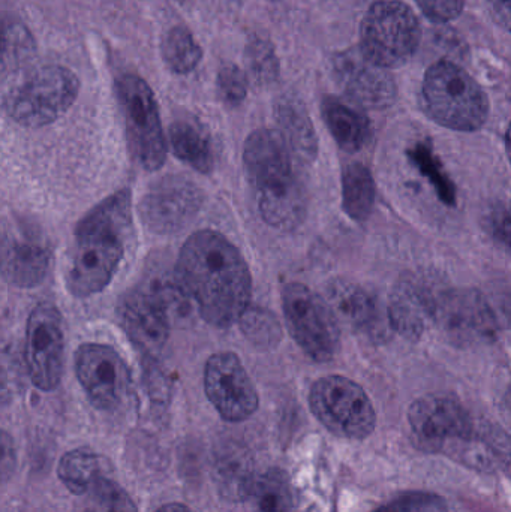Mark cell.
I'll return each instance as SVG.
<instances>
[{
  "label": "cell",
  "mask_w": 511,
  "mask_h": 512,
  "mask_svg": "<svg viewBox=\"0 0 511 512\" xmlns=\"http://www.w3.org/2000/svg\"><path fill=\"white\" fill-rule=\"evenodd\" d=\"M176 273L204 321L213 327H230L251 304L248 264L239 249L216 231H198L186 240Z\"/></svg>",
  "instance_id": "6da1fadb"
},
{
  "label": "cell",
  "mask_w": 511,
  "mask_h": 512,
  "mask_svg": "<svg viewBox=\"0 0 511 512\" xmlns=\"http://www.w3.org/2000/svg\"><path fill=\"white\" fill-rule=\"evenodd\" d=\"M131 228L128 189L105 198L78 222L66 268V286L74 297H92L110 285L125 256Z\"/></svg>",
  "instance_id": "7a4b0ae2"
},
{
  "label": "cell",
  "mask_w": 511,
  "mask_h": 512,
  "mask_svg": "<svg viewBox=\"0 0 511 512\" xmlns=\"http://www.w3.org/2000/svg\"><path fill=\"white\" fill-rule=\"evenodd\" d=\"M243 164L264 222L281 231L300 227L308 215V192L294 171L293 152L281 132H252L246 138Z\"/></svg>",
  "instance_id": "3957f363"
},
{
  "label": "cell",
  "mask_w": 511,
  "mask_h": 512,
  "mask_svg": "<svg viewBox=\"0 0 511 512\" xmlns=\"http://www.w3.org/2000/svg\"><path fill=\"white\" fill-rule=\"evenodd\" d=\"M425 113L443 128L476 132L491 113L483 87L452 60H438L429 66L422 84Z\"/></svg>",
  "instance_id": "277c9868"
},
{
  "label": "cell",
  "mask_w": 511,
  "mask_h": 512,
  "mask_svg": "<svg viewBox=\"0 0 511 512\" xmlns=\"http://www.w3.org/2000/svg\"><path fill=\"white\" fill-rule=\"evenodd\" d=\"M80 80L62 65L30 69L3 96V110L23 128H42L59 120L77 101Z\"/></svg>",
  "instance_id": "5b68a950"
},
{
  "label": "cell",
  "mask_w": 511,
  "mask_h": 512,
  "mask_svg": "<svg viewBox=\"0 0 511 512\" xmlns=\"http://www.w3.org/2000/svg\"><path fill=\"white\" fill-rule=\"evenodd\" d=\"M422 26L407 3L378 0L360 26V53L384 69L407 65L422 44Z\"/></svg>",
  "instance_id": "8992f818"
},
{
  "label": "cell",
  "mask_w": 511,
  "mask_h": 512,
  "mask_svg": "<svg viewBox=\"0 0 511 512\" xmlns=\"http://www.w3.org/2000/svg\"><path fill=\"white\" fill-rule=\"evenodd\" d=\"M116 90L132 156L144 170H159L167 159V140L152 87L140 75L125 74Z\"/></svg>",
  "instance_id": "52a82bcc"
},
{
  "label": "cell",
  "mask_w": 511,
  "mask_h": 512,
  "mask_svg": "<svg viewBox=\"0 0 511 512\" xmlns=\"http://www.w3.org/2000/svg\"><path fill=\"white\" fill-rule=\"evenodd\" d=\"M281 298L288 330L302 351L317 363L333 360L341 342V325L326 300L303 283H287Z\"/></svg>",
  "instance_id": "ba28073f"
},
{
  "label": "cell",
  "mask_w": 511,
  "mask_h": 512,
  "mask_svg": "<svg viewBox=\"0 0 511 512\" xmlns=\"http://www.w3.org/2000/svg\"><path fill=\"white\" fill-rule=\"evenodd\" d=\"M309 405L317 420L339 438H368L377 424V414L368 394L345 376L318 379L312 385Z\"/></svg>",
  "instance_id": "9c48e42d"
},
{
  "label": "cell",
  "mask_w": 511,
  "mask_h": 512,
  "mask_svg": "<svg viewBox=\"0 0 511 512\" xmlns=\"http://www.w3.org/2000/svg\"><path fill=\"white\" fill-rule=\"evenodd\" d=\"M434 321L456 348H479L498 336L497 316L477 289H449L438 294Z\"/></svg>",
  "instance_id": "30bf717a"
},
{
  "label": "cell",
  "mask_w": 511,
  "mask_h": 512,
  "mask_svg": "<svg viewBox=\"0 0 511 512\" xmlns=\"http://www.w3.org/2000/svg\"><path fill=\"white\" fill-rule=\"evenodd\" d=\"M50 264V243L38 225L14 218L0 228V274L6 282L35 288L44 282Z\"/></svg>",
  "instance_id": "8fae6325"
},
{
  "label": "cell",
  "mask_w": 511,
  "mask_h": 512,
  "mask_svg": "<svg viewBox=\"0 0 511 512\" xmlns=\"http://www.w3.org/2000/svg\"><path fill=\"white\" fill-rule=\"evenodd\" d=\"M204 194L188 177L156 180L138 203V215L147 230L161 236L185 230L200 213Z\"/></svg>",
  "instance_id": "7c38bea8"
},
{
  "label": "cell",
  "mask_w": 511,
  "mask_h": 512,
  "mask_svg": "<svg viewBox=\"0 0 511 512\" xmlns=\"http://www.w3.org/2000/svg\"><path fill=\"white\" fill-rule=\"evenodd\" d=\"M411 430L426 451L449 450L452 444L471 442L476 436L467 409L450 396L431 394L417 399L408 411Z\"/></svg>",
  "instance_id": "4fadbf2b"
},
{
  "label": "cell",
  "mask_w": 511,
  "mask_h": 512,
  "mask_svg": "<svg viewBox=\"0 0 511 512\" xmlns=\"http://www.w3.org/2000/svg\"><path fill=\"white\" fill-rule=\"evenodd\" d=\"M65 334L62 315L50 303L39 304L30 313L26 328V363L33 385L42 391L59 387L63 375Z\"/></svg>",
  "instance_id": "5bb4252c"
},
{
  "label": "cell",
  "mask_w": 511,
  "mask_h": 512,
  "mask_svg": "<svg viewBox=\"0 0 511 512\" xmlns=\"http://www.w3.org/2000/svg\"><path fill=\"white\" fill-rule=\"evenodd\" d=\"M204 390L224 420H248L258 408V393L245 366L233 352H218L207 360Z\"/></svg>",
  "instance_id": "9a60e30c"
},
{
  "label": "cell",
  "mask_w": 511,
  "mask_h": 512,
  "mask_svg": "<svg viewBox=\"0 0 511 512\" xmlns=\"http://www.w3.org/2000/svg\"><path fill=\"white\" fill-rule=\"evenodd\" d=\"M75 372L92 405L102 411L116 408L131 384L125 360L102 343H84L77 349Z\"/></svg>",
  "instance_id": "2e32d148"
},
{
  "label": "cell",
  "mask_w": 511,
  "mask_h": 512,
  "mask_svg": "<svg viewBox=\"0 0 511 512\" xmlns=\"http://www.w3.org/2000/svg\"><path fill=\"white\" fill-rule=\"evenodd\" d=\"M330 65L336 83L360 107L386 110L398 99L393 75L366 59L359 47L333 54Z\"/></svg>",
  "instance_id": "e0dca14e"
},
{
  "label": "cell",
  "mask_w": 511,
  "mask_h": 512,
  "mask_svg": "<svg viewBox=\"0 0 511 512\" xmlns=\"http://www.w3.org/2000/svg\"><path fill=\"white\" fill-rule=\"evenodd\" d=\"M324 300L329 304L339 325H347L357 333L372 340L389 337L390 328L387 312L377 295L363 288L359 283L345 279H333L324 288Z\"/></svg>",
  "instance_id": "ac0fdd59"
},
{
  "label": "cell",
  "mask_w": 511,
  "mask_h": 512,
  "mask_svg": "<svg viewBox=\"0 0 511 512\" xmlns=\"http://www.w3.org/2000/svg\"><path fill=\"white\" fill-rule=\"evenodd\" d=\"M117 316L123 331L144 354L156 355L164 348L170 334V312L150 289L123 295Z\"/></svg>",
  "instance_id": "d6986e66"
},
{
  "label": "cell",
  "mask_w": 511,
  "mask_h": 512,
  "mask_svg": "<svg viewBox=\"0 0 511 512\" xmlns=\"http://www.w3.org/2000/svg\"><path fill=\"white\" fill-rule=\"evenodd\" d=\"M437 295L422 280L402 277L390 292L386 312L390 328L404 339L417 342L434 321Z\"/></svg>",
  "instance_id": "ffe728a7"
},
{
  "label": "cell",
  "mask_w": 511,
  "mask_h": 512,
  "mask_svg": "<svg viewBox=\"0 0 511 512\" xmlns=\"http://www.w3.org/2000/svg\"><path fill=\"white\" fill-rule=\"evenodd\" d=\"M279 132L287 141L293 155L305 164H312L318 156V138L314 123L305 104L294 93H284L275 104Z\"/></svg>",
  "instance_id": "44dd1931"
},
{
  "label": "cell",
  "mask_w": 511,
  "mask_h": 512,
  "mask_svg": "<svg viewBox=\"0 0 511 512\" xmlns=\"http://www.w3.org/2000/svg\"><path fill=\"white\" fill-rule=\"evenodd\" d=\"M321 111L330 134L344 152H360L368 144L371 123L362 111L335 96H326L323 99Z\"/></svg>",
  "instance_id": "7402d4cb"
},
{
  "label": "cell",
  "mask_w": 511,
  "mask_h": 512,
  "mask_svg": "<svg viewBox=\"0 0 511 512\" xmlns=\"http://www.w3.org/2000/svg\"><path fill=\"white\" fill-rule=\"evenodd\" d=\"M170 146L174 156L201 174L215 168V150L212 138L201 123L180 119L171 125Z\"/></svg>",
  "instance_id": "603a6c76"
},
{
  "label": "cell",
  "mask_w": 511,
  "mask_h": 512,
  "mask_svg": "<svg viewBox=\"0 0 511 512\" xmlns=\"http://www.w3.org/2000/svg\"><path fill=\"white\" fill-rule=\"evenodd\" d=\"M374 177L360 162L347 165L342 173V209L356 222L368 221L375 206Z\"/></svg>",
  "instance_id": "cb8c5ba5"
},
{
  "label": "cell",
  "mask_w": 511,
  "mask_h": 512,
  "mask_svg": "<svg viewBox=\"0 0 511 512\" xmlns=\"http://www.w3.org/2000/svg\"><path fill=\"white\" fill-rule=\"evenodd\" d=\"M246 495L252 512H294L293 487L279 469H270L252 480Z\"/></svg>",
  "instance_id": "d4e9b609"
},
{
  "label": "cell",
  "mask_w": 511,
  "mask_h": 512,
  "mask_svg": "<svg viewBox=\"0 0 511 512\" xmlns=\"http://www.w3.org/2000/svg\"><path fill=\"white\" fill-rule=\"evenodd\" d=\"M57 474L69 492L83 496L98 478L104 477L101 457L89 448L69 451L60 459Z\"/></svg>",
  "instance_id": "484cf974"
},
{
  "label": "cell",
  "mask_w": 511,
  "mask_h": 512,
  "mask_svg": "<svg viewBox=\"0 0 511 512\" xmlns=\"http://www.w3.org/2000/svg\"><path fill=\"white\" fill-rule=\"evenodd\" d=\"M161 53L168 69L179 75L195 71L203 59V48L185 26H174L168 30L162 39Z\"/></svg>",
  "instance_id": "4316f807"
},
{
  "label": "cell",
  "mask_w": 511,
  "mask_h": 512,
  "mask_svg": "<svg viewBox=\"0 0 511 512\" xmlns=\"http://www.w3.org/2000/svg\"><path fill=\"white\" fill-rule=\"evenodd\" d=\"M240 331L249 343L260 351H272L278 348L284 337L281 322L275 313L266 307L251 306L249 304L237 319Z\"/></svg>",
  "instance_id": "83f0119b"
},
{
  "label": "cell",
  "mask_w": 511,
  "mask_h": 512,
  "mask_svg": "<svg viewBox=\"0 0 511 512\" xmlns=\"http://www.w3.org/2000/svg\"><path fill=\"white\" fill-rule=\"evenodd\" d=\"M245 65L249 77L257 86H272L279 80L281 62L275 45L266 36L252 35L246 42Z\"/></svg>",
  "instance_id": "f1b7e54d"
},
{
  "label": "cell",
  "mask_w": 511,
  "mask_h": 512,
  "mask_svg": "<svg viewBox=\"0 0 511 512\" xmlns=\"http://www.w3.org/2000/svg\"><path fill=\"white\" fill-rule=\"evenodd\" d=\"M35 51V39L26 26L0 15V69L23 65Z\"/></svg>",
  "instance_id": "f546056e"
},
{
  "label": "cell",
  "mask_w": 511,
  "mask_h": 512,
  "mask_svg": "<svg viewBox=\"0 0 511 512\" xmlns=\"http://www.w3.org/2000/svg\"><path fill=\"white\" fill-rule=\"evenodd\" d=\"M80 512H138L131 496L110 478L101 477L83 495Z\"/></svg>",
  "instance_id": "4dcf8cb0"
},
{
  "label": "cell",
  "mask_w": 511,
  "mask_h": 512,
  "mask_svg": "<svg viewBox=\"0 0 511 512\" xmlns=\"http://www.w3.org/2000/svg\"><path fill=\"white\" fill-rule=\"evenodd\" d=\"M411 162L419 168L420 173L432 183L435 191H437L438 198L443 201L446 206H455L456 204V189L452 180L444 173L441 162L435 156L431 144L417 143L413 149L408 152Z\"/></svg>",
  "instance_id": "1f68e13d"
},
{
  "label": "cell",
  "mask_w": 511,
  "mask_h": 512,
  "mask_svg": "<svg viewBox=\"0 0 511 512\" xmlns=\"http://www.w3.org/2000/svg\"><path fill=\"white\" fill-rule=\"evenodd\" d=\"M216 87H218L219 98L227 107H239L248 96V78L245 72L234 63H225L219 69Z\"/></svg>",
  "instance_id": "d6a6232c"
},
{
  "label": "cell",
  "mask_w": 511,
  "mask_h": 512,
  "mask_svg": "<svg viewBox=\"0 0 511 512\" xmlns=\"http://www.w3.org/2000/svg\"><path fill=\"white\" fill-rule=\"evenodd\" d=\"M375 512H449V507L432 493H408Z\"/></svg>",
  "instance_id": "836d02e7"
},
{
  "label": "cell",
  "mask_w": 511,
  "mask_h": 512,
  "mask_svg": "<svg viewBox=\"0 0 511 512\" xmlns=\"http://www.w3.org/2000/svg\"><path fill=\"white\" fill-rule=\"evenodd\" d=\"M423 14L434 23H450L461 17L465 0H416Z\"/></svg>",
  "instance_id": "e575fe53"
},
{
  "label": "cell",
  "mask_w": 511,
  "mask_h": 512,
  "mask_svg": "<svg viewBox=\"0 0 511 512\" xmlns=\"http://www.w3.org/2000/svg\"><path fill=\"white\" fill-rule=\"evenodd\" d=\"M510 218L509 210L503 204L492 207L491 212L486 216V231L497 240L504 248L510 246Z\"/></svg>",
  "instance_id": "d590c367"
},
{
  "label": "cell",
  "mask_w": 511,
  "mask_h": 512,
  "mask_svg": "<svg viewBox=\"0 0 511 512\" xmlns=\"http://www.w3.org/2000/svg\"><path fill=\"white\" fill-rule=\"evenodd\" d=\"M491 9L492 17L497 21L498 26L503 27L506 32L510 30V0H486Z\"/></svg>",
  "instance_id": "8d00e7d4"
},
{
  "label": "cell",
  "mask_w": 511,
  "mask_h": 512,
  "mask_svg": "<svg viewBox=\"0 0 511 512\" xmlns=\"http://www.w3.org/2000/svg\"><path fill=\"white\" fill-rule=\"evenodd\" d=\"M156 512H194L191 508L186 507V505L182 504H168L164 505V507L159 508Z\"/></svg>",
  "instance_id": "74e56055"
},
{
  "label": "cell",
  "mask_w": 511,
  "mask_h": 512,
  "mask_svg": "<svg viewBox=\"0 0 511 512\" xmlns=\"http://www.w3.org/2000/svg\"><path fill=\"white\" fill-rule=\"evenodd\" d=\"M177 2L183 3L186 2V0H177Z\"/></svg>",
  "instance_id": "f35d334b"
},
{
  "label": "cell",
  "mask_w": 511,
  "mask_h": 512,
  "mask_svg": "<svg viewBox=\"0 0 511 512\" xmlns=\"http://www.w3.org/2000/svg\"><path fill=\"white\" fill-rule=\"evenodd\" d=\"M273 2H279V0H273Z\"/></svg>",
  "instance_id": "ab89813d"
}]
</instances>
